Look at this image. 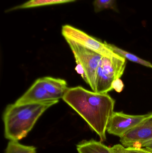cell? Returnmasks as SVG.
<instances>
[{"instance_id":"obj_6","label":"cell","mask_w":152,"mask_h":153,"mask_svg":"<svg viewBox=\"0 0 152 153\" xmlns=\"http://www.w3.org/2000/svg\"><path fill=\"white\" fill-rule=\"evenodd\" d=\"M151 112L141 115H132L123 112L114 111L111 117L107 127L109 134L121 138L129 130L136 126Z\"/></svg>"},{"instance_id":"obj_1","label":"cell","mask_w":152,"mask_h":153,"mask_svg":"<svg viewBox=\"0 0 152 153\" xmlns=\"http://www.w3.org/2000/svg\"><path fill=\"white\" fill-rule=\"evenodd\" d=\"M100 137L106 139L108 122L114 112L115 100L107 94L98 93L81 86L68 88L62 98Z\"/></svg>"},{"instance_id":"obj_12","label":"cell","mask_w":152,"mask_h":153,"mask_svg":"<svg viewBox=\"0 0 152 153\" xmlns=\"http://www.w3.org/2000/svg\"><path fill=\"white\" fill-rule=\"evenodd\" d=\"M76 1V0H29L18 6L13 7L12 9H10V10H14L19 9H28L45 5L65 3Z\"/></svg>"},{"instance_id":"obj_3","label":"cell","mask_w":152,"mask_h":153,"mask_svg":"<svg viewBox=\"0 0 152 153\" xmlns=\"http://www.w3.org/2000/svg\"><path fill=\"white\" fill-rule=\"evenodd\" d=\"M76 59V70L81 74L93 91L96 90V74L99 62L102 56L72 41L66 39Z\"/></svg>"},{"instance_id":"obj_13","label":"cell","mask_w":152,"mask_h":153,"mask_svg":"<svg viewBox=\"0 0 152 153\" xmlns=\"http://www.w3.org/2000/svg\"><path fill=\"white\" fill-rule=\"evenodd\" d=\"M36 148L33 146H27L19 143L17 141L9 142L5 153H36Z\"/></svg>"},{"instance_id":"obj_17","label":"cell","mask_w":152,"mask_h":153,"mask_svg":"<svg viewBox=\"0 0 152 153\" xmlns=\"http://www.w3.org/2000/svg\"><path fill=\"white\" fill-rule=\"evenodd\" d=\"M141 147L147 148L148 150L152 152V140L142 145Z\"/></svg>"},{"instance_id":"obj_16","label":"cell","mask_w":152,"mask_h":153,"mask_svg":"<svg viewBox=\"0 0 152 153\" xmlns=\"http://www.w3.org/2000/svg\"><path fill=\"white\" fill-rule=\"evenodd\" d=\"M124 84L120 78H118L112 83V88L117 92L120 93L124 89Z\"/></svg>"},{"instance_id":"obj_7","label":"cell","mask_w":152,"mask_h":153,"mask_svg":"<svg viewBox=\"0 0 152 153\" xmlns=\"http://www.w3.org/2000/svg\"><path fill=\"white\" fill-rule=\"evenodd\" d=\"M152 140V112L150 116L120 138L124 147H140Z\"/></svg>"},{"instance_id":"obj_15","label":"cell","mask_w":152,"mask_h":153,"mask_svg":"<svg viewBox=\"0 0 152 153\" xmlns=\"http://www.w3.org/2000/svg\"><path fill=\"white\" fill-rule=\"evenodd\" d=\"M95 12L98 13L107 9L118 11L116 5V0H95L93 3Z\"/></svg>"},{"instance_id":"obj_2","label":"cell","mask_w":152,"mask_h":153,"mask_svg":"<svg viewBox=\"0 0 152 153\" xmlns=\"http://www.w3.org/2000/svg\"><path fill=\"white\" fill-rule=\"evenodd\" d=\"M59 100L35 103L10 104L3 114L4 136L10 141H19L26 136L41 115Z\"/></svg>"},{"instance_id":"obj_11","label":"cell","mask_w":152,"mask_h":153,"mask_svg":"<svg viewBox=\"0 0 152 153\" xmlns=\"http://www.w3.org/2000/svg\"><path fill=\"white\" fill-rule=\"evenodd\" d=\"M104 42H105V45L108 48H109L112 51L117 54L120 56L124 57L125 59L126 58L133 62L136 63L146 67L152 68V64L150 62L143 60L131 53H129L128 52L123 50L114 45L108 44L105 41H104Z\"/></svg>"},{"instance_id":"obj_4","label":"cell","mask_w":152,"mask_h":153,"mask_svg":"<svg viewBox=\"0 0 152 153\" xmlns=\"http://www.w3.org/2000/svg\"><path fill=\"white\" fill-rule=\"evenodd\" d=\"M126 62L124 57L103 56L96 74V90L98 93L107 94L112 90L113 82L124 74Z\"/></svg>"},{"instance_id":"obj_9","label":"cell","mask_w":152,"mask_h":153,"mask_svg":"<svg viewBox=\"0 0 152 153\" xmlns=\"http://www.w3.org/2000/svg\"><path fill=\"white\" fill-rule=\"evenodd\" d=\"M40 80L54 100H59L60 99H62L68 90L67 82L63 79L45 76L40 78Z\"/></svg>"},{"instance_id":"obj_10","label":"cell","mask_w":152,"mask_h":153,"mask_svg":"<svg viewBox=\"0 0 152 153\" xmlns=\"http://www.w3.org/2000/svg\"><path fill=\"white\" fill-rule=\"evenodd\" d=\"M77 150L79 153H112L111 147L93 139L80 142L77 145Z\"/></svg>"},{"instance_id":"obj_8","label":"cell","mask_w":152,"mask_h":153,"mask_svg":"<svg viewBox=\"0 0 152 153\" xmlns=\"http://www.w3.org/2000/svg\"><path fill=\"white\" fill-rule=\"evenodd\" d=\"M51 100H56L54 99L45 87L43 85L40 78H38L15 103L20 104Z\"/></svg>"},{"instance_id":"obj_14","label":"cell","mask_w":152,"mask_h":153,"mask_svg":"<svg viewBox=\"0 0 152 153\" xmlns=\"http://www.w3.org/2000/svg\"><path fill=\"white\" fill-rule=\"evenodd\" d=\"M111 150L112 153H152L151 151L144 147H125L120 144L111 147Z\"/></svg>"},{"instance_id":"obj_5","label":"cell","mask_w":152,"mask_h":153,"mask_svg":"<svg viewBox=\"0 0 152 153\" xmlns=\"http://www.w3.org/2000/svg\"><path fill=\"white\" fill-rule=\"evenodd\" d=\"M62 34L65 39L75 41L102 56L122 57L108 48L105 42H102L73 26L69 25L62 26Z\"/></svg>"}]
</instances>
